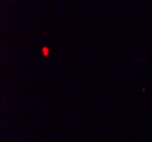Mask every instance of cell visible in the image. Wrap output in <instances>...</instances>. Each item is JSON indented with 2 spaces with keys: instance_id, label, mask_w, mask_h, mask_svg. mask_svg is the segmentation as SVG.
Returning <instances> with one entry per match:
<instances>
[{
  "instance_id": "obj_1",
  "label": "cell",
  "mask_w": 152,
  "mask_h": 142,
  "mask_svg": "<svg viewBox=\"0 0 152 142\" xmlns=\"http://www.w3.org/2000/svg\"><path fill=\"white\" fill-rule=\"evenodd\" d=\"M43 51H45V56H48V49L47 48H43Z\"/></svg>"
}]
</instances>
